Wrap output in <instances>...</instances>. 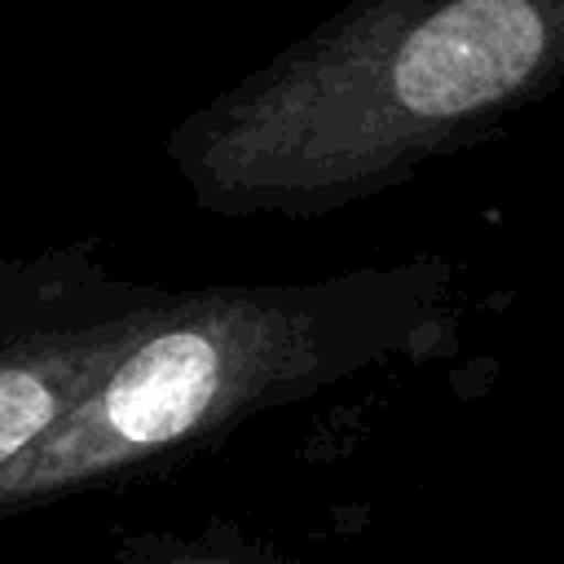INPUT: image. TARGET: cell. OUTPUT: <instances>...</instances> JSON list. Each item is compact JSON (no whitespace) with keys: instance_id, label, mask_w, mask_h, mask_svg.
Masks as SVG:
<instances>
[{"instance_id":"cell-1","label":"cell","mask_w":564,"mask_h":564,"mask_svg":"<svg viewBox=\"0 0 564 564\" xmlns=\"http://www.w3.org/2000/svg\"><path fill=\"white\" fill-rule=\"evenodd\" d=\"M546 31L529 0H454L397 53L392 84L414 115H458L507 97L542 57Z\"/></svg>"},{"instance_id":"cell-2","label":"cell","mask_w":564,"mask_h":564,"mask_svg":"<svg viewBox=\"0 0 564 564\" xmlns=\"http://www.w3.org/2000/svg\"><path fill=\"white\" fill-rule=\"evenodd\" d=\"M220 357L212 339L172 330L132 352L106 388V423L123 445L150 449L185 436L216 397Z\"/></svg>"},{"instance_id":"cell-3","label":"cell","mask_w":564,"mask_h":564,"mask_svg":"<svg viewBox=\"0 0 564 564\" xmlns=\"http://www.w3.org/2000/svg\"><path fill=\"white\" fill-rule=\"evenodd\" d=\"M53 388L31 370H0V467L18 458L53 423Z\"/></svg>"}]
</instances>
